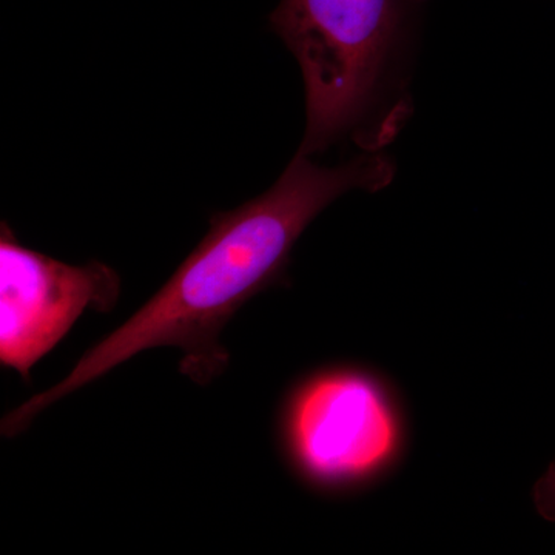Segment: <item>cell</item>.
Here are the masks:
<instances>
[{
  "label": "cell",
  "mask_w": 555,
  "mask_h": 555,
  "mask_svg": "<svg viewBox=\"0 0 555 555\" xmlns=\"http://www.w3.org/2000/svg\"><path fill=\"white\" fill-rule=\"evenodd\" d=\"M396 173V160L385 150L361 152L332 169L297 153L268 192L214 215L207 235L170 280L87 350L67 377L3 416L2 436H20L51 404L155 347L181 349L182 374L208 385L229 366V352L219 345L221 332L248 299L288 286L292 250L310 222L347 192L386 189Z\"/></svg>",
  "instance_id": "1"
},
{
  "label": "cell",
  "mask_w": 555,
  "mask_h": 555,
  "mask_svg": "<svg viewBox=\"0 0 555 555\" xmlns=\"http://www.w3.org/2000/svg\"><path fill=\"white\" fill-rule=\"evenodd\" d=\"M430 0H281L270 27L297 57L306 90L298 153L349 139L382 152L414 113L409 67Z\"/></svg>",
  "instance_id": "2"
},
{
  "label": "cell",
  "mask_w": 555,
  "mask_h": 555,
  "mask_svg": "<svg viewBox=\"0 0 555 555\" xmlns=\"http://www.w3.org/2000/svg\"><path fill=\"white\" fill-rule=\"evenodd\" d=\"M281 443L302 481L353 491L387 476L406 443V423L389 385L367 369H321L294 387L280 423Z\"/></svg>",
  "instance_id": "3"
},
{
  "label": "cell",
  "mask_w": 555,
  "mask_h": 555,
  "mask_svg": "<svg viewBox=\"0 0 555 555\" xmlns=\"http://www.w3.org/2000/svg\"><path fill=\"white\" fill-rule=\"evenodd\" d=\"M120 280L102 262L69 266L30 250L3 222L0 236V363L25 382L86 309L108 313Z\"/></svg>",
  "instance_id": "4"
},
{
  "label": "cell",
  "mask_w": 555,
  "mask_h": 555,
  "mask_svg": "<svg viewBox=\"0 0 555 555\" xmlns=\"http://www.w3.org/2000/svg\"><path fill=\"white\" fill-rule=\"evenodd\" d=\"M534 502L540 516L555 524V462L546 470L545 476L537 481Z\"/></svg>",
  "instance_id": "5"
}]
</instances>
